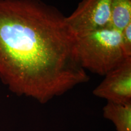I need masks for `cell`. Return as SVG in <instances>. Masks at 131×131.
<instances>
[{
    "label": "cell",
    "mask_w": 131,
    "mask_h": 131,
    "mask_svg": "<svg viewBox=\"0 0 131 131\" xmlns=\"http://www.w3.org/2000/svg\"><path fill=\"white\" fill-rule=\"evenodd\" d=\"M0 78L41 104L89 81L59 10L42 0H0Z\"/></svg>",
    "instance_id": "1"
},
{
    "label": "cell",
    "mask_w": 131,
    "mask_h": 131,
    "mask_svg": "<svg viewBox=\"0 0 131 131\" xmlns=\"http://www.w3.org/2000/svg\"><path fill=\"white\" fill-rule=\"evenodd\" d=\"M76 50L84 69L104 75L126 59L122 46L121 32L105 27L75 35Z\"/></svg>",
    "instance_id": "2"
},
{
    "label": "cell",
    "mask_w": 131,
    "mask_h": 131,
    "mask_svg": "<svg viewBox=\"0 0 131 131\" xmlns=\"http://www.w3.org/2000/svg\"><path fill=\"white\" fill-rule=\"evenodd\" d=\"M111 0H82L70 16L66 17L75 35L109 27Z\"/></svg>",
    "instance_id": "3"
},
{
    "label": "cell",
    "mask_w": 131,
    "mask_h": 131,
    "mask_svg": "<svg viewBox=\"0 0 131 131\" xmlns=\"http://www.w3.org/2000/svg\"><path fill=\"white\" fill-rule=\"evenodd\" d=\"M104 80L93 91L94 95L107 101L131 103V58L104 75Z\"/></svg>",
    "instance_id": "4"
},
{
    "label": "cell",
    "mask_w": 131,
    "mask_h": 131,
    "mask_svg": "<svg viewBox=\"0 0 131 131\" xmlns=\"http://www.w3.org/2000/svg\"><path fill=\"white\" fill-rule=\"evenodd\" d=\"M103 116L113 122L117 131H131V103L107 101L103 107Z\"/></svg>",
    "instance_id": "5"
},
{
    "label": "cell",
    "mask_w": 131,
    "mask_h": 131,
    "mask_svg": "<svg viewBox=\"0 0 131 131\" xmlns=\"http://www.w3.org/2000/svg\"><path fill=\"white\" fill-rule=\"evenodd\" d=\"M131 23V0H111L109 27L122 31Z\"/></svg>",
    "instance_id": "6"
},
{
    "label": "cell",
    "mask_w": 131,
    "mask_h": 131,
    "mask_svg": "<svg viewBox=\"0 0 131 131\" xmlns=\"http://www.w3.org/2000/svg\"><path fill=\"white\" fill-rule=\"evenodd\" d=\"M121 41L125 57L131 58V23L121 31Z\"/></svg>",
    "instance_id": "7"
}]
</instances>
